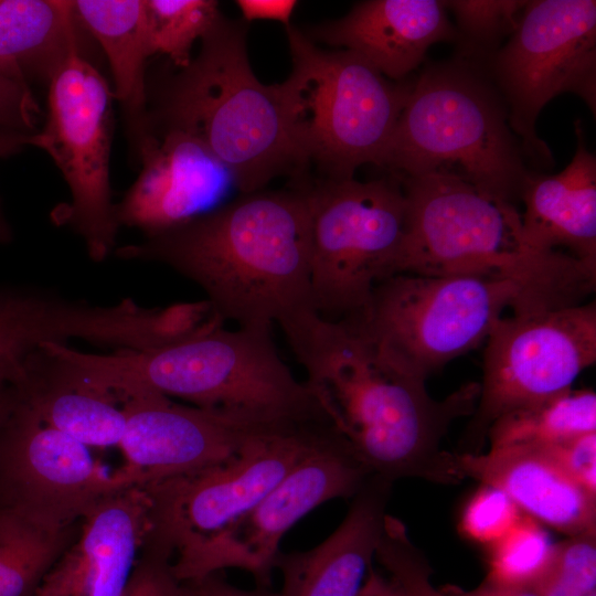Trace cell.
<instances>
[{"mask_svg":"<svg viewBox=\"0 0 596 596\" xmlns=\"http://www.w3.org/2000/svg\"><path fill=\"white\" fill-rule=\"evenodd\" d=\"M121 319L114 305H95L42 287H0V386L22 379L26 360L45 343L86 341L111 348Z\"/></svg>","mask_w":596,"mask_h":596,"instance_id":"cell-21","label":"cell"},{"mask_svg":"<svg viewBox=\"0 0 596 596\" xmlns=\"http://www.w3.org/2000/svg\"><path fill=\"white\" fill-rule=\"evenodd\" d=\"M359 596H408L393 579L385 578L372 567Z\"/></svg>","mask_w":596,"mask_h":596,"instance_id":"cell-40","label":"cell"},{"mask_svg":"<svg viewBox=\"0 0 596 596\" xmlns=\"http://www.w3.org/2000/svg\"><path fill=\"white\" fill-rule=\"evenodd\" d=\"M522 517L515 503L501 489L482 485L466 503L459 521L469 540L492 545Z\"/></svg>","mask_w":596,"mask_h":596,"instance_id":"cell-34","label":"cell"},{"mask_svg":"<svg viewBox=\"0 0 596 596\" xmlns=\"http://www.w3.org/2000/svg\"><path fill=\"white\" fill-rule=\"evenodd\" d=\"M331 428L324 422L266 426L215 465L142 486L152 500L146 544L172 558L214 538L252 509Z\"/></svg>","mask_w":596,"mask_h":596,"instance_id":"cell-11","label":"cell"},{"mask_svg":"<svg viewBox=\"0 0 596 596\" xmlns=\"http://www.w3.org/2000/svg\"><path fill=\"white\" fill-rule=\"evenodd\" d=\"M462 478L501 489L522 514L568 536L596 531V494L576 482L545 446L455 453Z\"/></svg>","mask_w":596,"mask_h":596,"instance_id":"cell-20","label":"cell"},{"mask_svg":"<svg viewBox=\"0 0 596 596\" xmlns=\"http://www.w3.org/2000/svg\"><path fill=\"white\" fill-rule=\"evenodd\" d=\"M589 596H596V594L594 593V594H590Z\"/></svg>","mask_w":596,"mask_h":596,"instance_id":"cell-44","label":"cell"},{"mask_svg":"<svg viewBox=\"0 0 596 596\" xmlns=\"http://www.w3.org/2000/svg\"><path fill=\"white\" fill-rule=\"evenodd\" d=\"M15 398L13 385L0 386V427L12 411Z\"/></svg>","mask_w":596,"mask_h":596,"instance_id":"cell-43","label":"cell"},{"mask_svg":"<svg viewBox=\"0 0 596 596\" xmlns=\"http://www.w3.org/2000/svg\"><path fill=\"white\" fill-rule=\"evenodd\" d=\"M116 255L160 263L192 280L224 321L273 328L312 308L308 188L241 194Z\"/></svg>","mask_w":596,"mask_h":596,"instance_id":"cell-2","label":"cell"},{"mask_svg":"<svg viewBox=\"0 0 596 596\" xmlns=\"http://www.w3.org/2000/svg\"><path fill=\"white\" fill-rule=\"evenodd\" d=\"M533 588L540 596H588L596 592V531L555 544L553 556Z\"/></svg>","mask_w":596,"mask_h":596,"instance_id":"cell-32","label":"cell"},{"mask_svg":"<svg viewBox=\"0 0 596 596\" xmlns=\"http://www.w3.org/2000/svg\"><path fill=\"white\" fill-rule=\"evenodd\" d=\"M152 54H167L179 67L192 61L194 42L221 18L214 0H145Z\"/></svg>","mask_w":596,"mask_h":596,"instance_id":"cell-29","label":"cell"},{"mask_svg":"<svg viewBox=\"0 0 596 596\" xmlns=\"http://www.w3.org/2000/svg\"><path fill=\"white\" fill-rule=\"evenodd\" d=\"M185 584L191 596H280L279 593L266 590L264 587L253 590L238 588L226 582L219 573Z\"/></svg>","mask_w":596,"mask_h":596,"instance_id":"cell-39","label":"cell"},{"mask_svg":"<svg viewBox=\"0 0 596 596\" xmlns=\"http://www.w3.org/2000/svg\"><path fill=\"white\" fill-rule=\"evenodd\" d=\"M236 4L247 21L274 20L285 23L287 28L290 25V18L297 2L294 0H238Z\"/></svg>","mask_w":596,"mask_h":596,"instance_id":"cell-38","label":"cell"},{"mask_svg":"<svg viewBox=\"0 0 596 596\" xmlns=\"http://www.w3.org/2000/svg\"><path fill=\"white\" fill-rule=\"evenodd\" d=\"M137 149L142 169L116 205L119 225L156 233L222 205L232 190L238 191L226 167L185 131H149Z\"/></svg>","mask_w":596,"mask_h":596,"instance_id":"cell-17","label":"cell"},{"mask_svg":"<svg viewBox=\"0 0 596 596\" xmlns=\"http://www.w3.org/2000/svg\"><path fill=\"white\" fill-rule=\"evenodd\" d=\"M457 592L459 596H540L533 587L499 585L488 579L472 590Z\"/></svg>","mask_w":596,"mask_h":596,"instance_id":"cell-41","label":"cell"},{"mask_svg":"<svg viewBox=\"0 0 596 596\" xmlns=\"http://www.w3.org/2000/svg\"><path fill=\"white\" fill-rule=\"evenodd\" d=\"M79 22L74 1L0 0V67L24 79L52 78L75 55Z\"/></svg>","mask_w":596,"mask_h":596,"instance_id":"cell-26","label":"cell"},{"mask_svg":"<svg viewBox=\"0 0 596 596\" xmlns=\"http://www.w3.org/2000/svg\"><path fill=\"white\" fill-rule=\"evenodd\" d=\"M120 596H191L185 583L172 573L171 556L143 546Z\"/></svg>","mask_w":596,"mask_h":596,"instance_id":"cell-35","label":"cell"},{"mask_svg":"<svg viewBox=\"0 0 596 596\" xmlns=\"http://www.w3.org/2000/svg\"><path fill=\"white\" fill-rule=\"evenodd\" d=\"M126 418L119 444L120 472L130 486H146L215 465L237 453L266 427L242 426L149 390L118 397Z\"/></svg>","mask_w":596,"mask_h":596,"instance_id":"cell-16","label":"cell"},{"mask_svg":"<svg viewBox=\"0 0 596 596\" xmlns=\"http://www.w3.org/2000/svg\"><path fill=\"white\" fill-rule=\"evenodd\" d=\"M38 114L26 81L0 67V129L29 135Z\"/></svg>","mask_w":596,"mask_h":596,"instance_id":"cell-36","label":"cell"},{"mask_svg":"<svg viewBox=\"0 0 596 596\" xmlns=\"http://www.w3.org/2000/svg\"><path fill=\"white\" fill-rule=\"evenodd\" d=\"M88 448L42 422L17 395L0 427V508L54 526L78 524L100 499L130 486Z\"/></svg>","mask_w":596,"mask_h":596,"instance_id":"cell-15","label":"cell"},{"mask_svg":"<svg viewBox=\"0 0 596 596\" xmlns=\"http://www.w3.org/2000/svg\"><path fill=\"white\" fill-rule=\"evenodd\" d=\"M79 22L104 50L114 78V97L126 114L137 147L149 132L146 114V60L153 55L145 0H78Z\"/></svg>","mask_w":596,"mask_h":596,"instance_id":"cell-25","label":"cell"},{"mask_svg":"<svg viewBox=\"0 0 596 596\" xmlns=\"http://www.w3.org/2000/svg\"><path fill=\"white\" fill-rule=\"evenodd\" d=\"M445 1L368 0L317 25L309 39L351 51L386 78L404 82L438 42L458 41Z\"/></svg>","mask_w":596,"mask_h":596,"instance_id":"cell-19","label":"cell"},{"mask_svg":"<svg viewBox=\"0 0 596 596\" xmlns=\"http://www.w3.org/2000/svg\"><path fill=\"white\" fill-rule=\"evenodd\" d=\"M555 549L544 525L522 514L489 546L486 579L505 586L533 587L546 570Z\"/></svg>","mask_w":596,"mask_h":596,"instance_id":"cell-30","label":"cell"},{"mask_svg":"<svg viewBox=\"0 0 596 596\" xmlns=\"http://www.w3.org/2000/svg\"><path fill=\"white\" fill-rule=\"evenodd\" d=\"M486 342L482 382L458 453L480 454L498 418L570 391L595 363V301L500 318Z\"/></svg>","mask_w":596,"mask_h":596,"instance_id":"cell-12","label":"cell"},{"mask_svg":"<svg viewBox=\"0 0 596 596\" xmlns=\"http://www.w3.org/2000/svg\"><path fill=\"white\" fill-rule=\"evenodd\" d=\"M396 177L406 227L395 274L509 279L550 309L584 304L594 292L596 269L566 253L532 247L517 205L446 171Z\"/></svg>","mask_w":596,"mask_h":596,"instance_id":"cell-4","label":"cell"},{"mask_svg":"<svg viewBox=\"0 0 596 596\" xmlns=\"http://www.w3.org/2000/svg\"><path fill=\"white\" fill-rule=\"evenodd\" d=\"M292 67L277 84L289 135L307 162L327 179L352 178L380 167L405 106L411 83L394 82L358 54L324 51L289 25Z\"/></svg>","mask_w":596,"mask_h":596,"instance_id":"cell-7","label":"cell"},{"mask_svg":"<svg viewBox=\"0 0 596 596\" xmlns=\"http://www.w3.org/2000/svg\"><path fill=\"white\" fill-rule=\"evenodd\" d=\"M380 167L400 177L446 171L513 205L530 170L486 67L462 56L425 67L411 83Z\"/></svg>","mask_w":596,"mask_h":596,"instance_id":"cell-5","label":"cell"},{"mask_svg":"<svg viewBox=\"0 0 596 596\" xmlns=\"http://www.w3.org/2000/svg\"><path fill=\"white\" fill-rule=\"evenodd\" d=\"M78 525L54 526L0 508V596H31Z\"/></svg>","mask_w":596,"mask_h":596,"instance_id":"cell-27","label":"cell"},{"mask_svg":"<svg viewBox=\"0 0 596 596\" xmlns=\"http://www.w3.org/2000/svg\"><path fill=\"white\" fill-rule=\"evenodd\" d=\"M196 57L168 85L158 121L200 140L232 173L241 194L307 162L286 124L277 84L252 71L243 23L223 15L201 39Z\"/></svg>","mask_w":596,"mask_h":596,"instance_id":"cell-6","label":"cell"},{"mask_svg":"<svg viewBox=\"0 0 596 596\" xmlns=\"http://www.w3.org/2000/svg\"><path fill=\"white\" fill-rule=\"evenodd\" d=\"M49 85L45 125L29 136L28 145L52 157L70 188L72 202L56 221L81 235L94 262H103L120 226L109 181L114 93L82 55L72 57Z\"/></svg>","mask_w":596,"mask_h":596,"instance_id":"cell-13","label":"cell"},{"mask_svg":"<svg viewBox=\"0 0 596 596\" xmlns=\"http://www.w3.org/2000/svg\"><path fill=\"white\" fill-rule=\"evenodd\" d=\"M523 0H451L445 1L456 19L459 56L482 62L499 49L504 38L517 29L524 7Z\"/></svg>","mask_w":596,"mask_h":596,"instance_id":"cell-31","label":"cell"},{"mask_svg":"<svg viewBox=\"0 0 596 596\" xmlns=\"http://www.w3.org/2000/svg\"><path fill=\"white\" fill-rule=\"evenodd\" d=\"M313 310L338 321L356 317L374 287L396 272L406 227L400 179H326L307 187Z\"/></svg>","mask_w":596,"mask_h":596,"instance_id":"cell-9","label":"cell"},{"mask_svg":"<svg viewBox=\"0 0 596 596\" xmlns=\"http://www.w3.org/2000/svg\"><path fill=\"white\" fill-rule=\"evenodd\" d=\"M392 482L370 475L337 530L316 547L278 554L280 596H359L381 539Z\"/></svg>","mask_w":596,"mask_h":596,"instance_id":"cell-22","label":"cell"},{"mask_svg":"<svg viewBox=\"0 0 596 596\" xmlns=\"http://www.w3.org/2000/svg\"><path fill=\"white\" fill-rule=\"evenodd\" d=\"M151 511L142 486L100 499L31 596H120L150 534Z\"/></svg>","mask_w":596,"mask_h":596,"instance_id":"cell-18","label":"cell"},{"mask_svg":"<svg viewBox=\"0 0 596 596\" xmlns=\"http://www.w3.org/2000/svg\"><path fill=\"white\" fill-rule=\"evenodd\" d=\"M375 557L408 596H459L457 590H440L430 582L432 570L412 543L405 525L386 514Z\"/></svg>","mask_w":596,"mask_h":596,"instance_id":"cell-33","label":"cell"},{"mask_svg":"<svg viewBox=\"0 0 596 596\" xmlns=\"http://www.w3.org/2000/svg\"><path fill=\"white\" fill-rule=\"evenodd\" d=\"M61 355L117 397L155 391L249 427L329 423L280 359L272 328L222 324L156 349L88 353L64 347Z\"/></svg>","mask_w":596,"mask_h":596,"instance_id":"cell-3","label":"cell"},{"mask_svg":"<svg viewBox=\"0 0 596 596\" xmlns=\"http://www.w3.org/2000/svg\"><path fill=\"white\" fill-rule=\"evenodd\" d=\"M30 135L0 129V157L10 155L20 147L28 145Z\"/></svg>","mask_w":596,"mask_h":596,"instance_id":"cell-42","label":"cell"},{"mask_svg":"<svg viewBox=\"0 0 596 596\" xmlns=\"http://www.w3.org/2000/svg\"><path fill=\"white\" fill-rule=\"evenodd\" d=\"M370 475L341 436L329 429L245 514L209 541L175 555L173 575L188 583L240 568L259 587L269 585L284 534L318 505L354 497Z\"/></svg>","mask_w":596,"mask_h":596,"instance_id":"cell-14","label":"cell"},{"mask_svg":"<svg viewBox=\"0 0 596 596\" xmlns=\"http://www.w3.org/2000/svg\"><path fill=\"white\" fill-rule=\"evenodd\" d=\"M545 447L576 482L596 494V433Z\"/></svg>","mask_w":596,"mask_h":596,"instance_id":"cell-37","label":"cell"},{"mask_svg":"<svg viewBox=\"0 0 596 596\" xmlns=\"http://www.w3.org/2000/svg\"><path fill=\"white\" fill-rule=\"evenodd\" d=\"M505 308L551 310L522 285L502 278L394 274L373 289L353 319L407 372L426 379L486 341Z\"/></svg>","mask_w":596,"mask_h":596,"instance_id":"cell-8","label":"cell"},{"mask_svg":"<svg viewBox=\"0 0 596 596\" xmlns=\"http://www.w3.org/2000/svg\"><path fill=\"white\" fill-rule=\"evenodd\" d=\"M576 137L575 153L564 170H529L520 195L522 230L532 247L560 251L596 268V157L581 126Z\"/></svg>","mask_w":596,"mask_h":596,"instance_id":"cell-23","label":"cell"},{"mask_svg":"<svg viewBox=\"0 0 596 596\" xmlns=\"http://www.w3.org/2000/svg\"><path fill=\"white\" fill-rule=\"evenodd\" d=\"M486 61L529 167L552 168V153L538 137L535 121L562 93L576 94L595 114L596 2L528 1L514 32Z\"/></svg>","mask_w":596,"mask_h":596,"instance_id":"cell-10","label":"cell"},{"mask_svg":"<svg viewBox=\"0 0 596 596\" xmlns=\"http://www.w3.org/2000/svg\"><path fill=\"white\" fill-rule=\"evenodd\" d=\"M278 324L317 405L372 475L392 483L464 479L441 441L456 419L472 415L479 383L435 400L426 381L402 368L353 318L331 321L305 308Z\"/></svg>","mask_w":596,"mask_h":596,"instance_id":"cell-1","label":"cell"},{"mask_svg":"<svg viewBox=\"0 0 596 596\" xmlns=\"http://www.w3.org/2000/svg\"><path fill=\"white\" fill-rule=\"evenodd\" d=\"M596 433V394L573 390L498 418L489 428L490 447L546 446Z\"/></svg>","mask_w":596,"mask_h":596,"instance_id":"cell-28","label":"cell"},{"mask_svg":"<svg viewBox=\"0 0 596 596\" xmlns=\"http://www.w3.org/2000/svg\"><path fill=\"white\" fill-rule=\"evenodd\" d=\"M19 400L42 422L87 447L119 446L123 406L43 344L30 355L14 385Z\"/></svg>","mask_w":596,"mask_h":596,"instance_id":"cell-24","label":"cell"}]
</instances>
